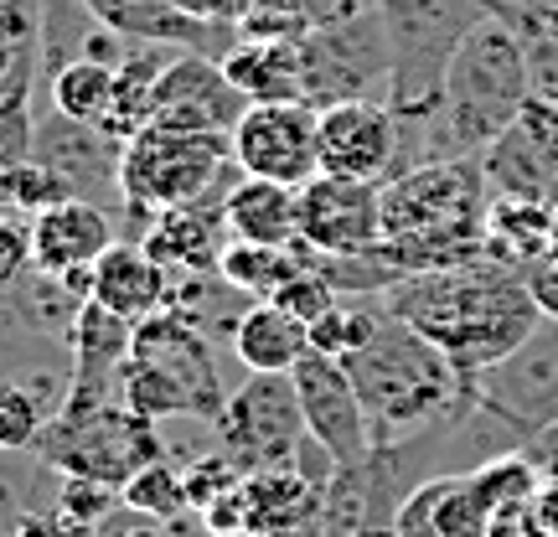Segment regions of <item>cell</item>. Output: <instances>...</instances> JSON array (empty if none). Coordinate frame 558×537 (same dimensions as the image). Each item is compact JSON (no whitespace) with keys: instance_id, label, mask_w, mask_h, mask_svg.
Wrapping results in <instances>:
<instances>
[{"instance_id":"cell-1","label":"cell","mask_w":558,"mask_h":537,"mask_svg":"<svg viewBox=\"0 0 558 537\" xmlns=\"http://www.w3.org/2000/svg\"><path fill=\"white\" fill-rule=\"evenodd\" d=\"M378 300L383 310H393L418 337L435 341L465 382H476L543 320L522 284V269L492 254L450 264V269H429V274H409Z\"/></svg>"},{"instance_id":"cell-2","label":"cell","mask_w":558,"mask_h":537,"mask_svg":"<svg viewBox=\"0 0 558 537\" xmlns=\"http://www.w3.org/2000/svg\"><path fill=\"white\" fill-rule=\"evenodd\" d=\"M492 186L481 160H429L383 181L378 254L399 279L450 269L486 254Z\"/></svg>"},{"instance_id":"cell-3","label":"cell","mask_w":558,"mask_h":537,"mask_svg":"<svg viewBox=\"0 0 558 537\" xmlns=\"http://www.w3.org/2000/svg\"><path fill=\"white\" fill-rule=\"evenodd\" d=\"M341 367H347V378H352L362 408H367L373 444L418 435L471 399V382L460 378L456 362L393 310H383L378 331L362 341L352 357H341Z\"/></svg>"},{"instance_id":"cell-4","label":"cell","mask_w":558,"mask_h":537,"mask_svg":"<svg viewBox=\"0 0 558 537\" xmlns=\"http://www.w3.org/2000/svg\"><path fill=\"white\" fill-rule=\"evenodd\" d=\"M233 166V135H197L171 124H145L120 150V207L124 233L140 243L156 212L207 197Z\"/></svg>"},{"instance_id":"cell-5","label":"cell","mask_w":558,"mask_h":537,"mask_svg":"<svg viewBox=\"0 0 558 537\" xmlns=\"http://www.w3.org/2000/svg\"><path fill=\"white\" fill-rule=\"evenodd\" d=\"M373 5L393 41V83H388L393 120L435 114L460 41L492 16V0H373Z\"/></svg>"},{"instance_id":"cell-6","label":"cell","mask_w":558,"mask_h":537,"mask_svg":"<svg viewBox=\"0 0 558 537\" xmlns=\"http://www.w3.org/2000/svg\"><path fill=\"white\" fill-rule=\"evenodd\" d=\"M300 52V99L311 109H331L347 99H383L393 83V41L378 5L367 0L357 16L337 26H311L295 37Z\"/></svg>"},{"instance_id":"cell-7","label":"cell","mask_w":558,"mask_h":537,"mask_svg":"<svg viewBox=\"0 0 558 537\" xmlns=\"http://www.w3.org/2000/svg\"><path fill=\"white\" fill-rule=\"evenodd\" d=\"M47 465H58L62 476L104 480L120 491L140 465L160 460V439L150 429V418L130 414L120 399L88 408V414H52L47 429L32 444Z\"/></svg>"},{"instance_id":"cell-8","label":"cell","mask_w":558,"mask_h":537,"mask_svg":"<svg viewBox=\"0 0 558 537\" xmlns=\"http://www.w3.org/2000/svg\"><path fill=\"white\" fill-rule=\"evenodd\" d=\"M218 450L243 476L254 471H275V465H295L305 450V414H300V393L290 373H248V378L228 393L218 424Z\"/></svg>"},{"instance_id":"cell-9","label":"cell","mask_w":558,"mask_h":537,"mask_svg":"<svg viewBox=\"0 0 558 537\" xmlns=\"http://www.w3.org/2000/svg\"><path fill=\"white\" fill-rule=\"evenodd\" d=\"M476 399L501 414L522 439L558 429V320L543 316L527 337L507 352L501 362H492L476 382Z\"/></svg>"},{"instance_id":"cell-10","label":"cell","mask_w":558,"mask_h":537,"mask_svg":"<svg viewBox=\"0 0 558 537\" xmlns=\"http://www.w3.org/2000/svg\"><path fill=\"white\" fill-rule=\"evenodd\" d=\"M316 120L320 109L300 99H269L248 103L233 124V160L243 176L284 181V186H305L320 171L316 156Z\"/></svg>"},{"instance_id":"cell-11","label":"cell","mask_w":558,"mask_h":537,"mask_svg":"<svg viewBox=\"0 0 558 537\" xmlns=\"http://www.w3.org/2000/svg\"><path fill=\"white\" fill-rule=\"evenodd\" d=\"M300 393V414H305V435L316 439L326 455L337 460V471H352L373 455V424H367V408H362L357 388L347 378V367L326 352H305V357L290 367Z\"/></svg>"},{"instance_id":"cell-12","label":"cell","mask_w":558,"mask_h":537,"mask_svg":"<svg viewBox=\"0 0 558 537\" xmlns=\"http://www.w3.org/2000/svg\"><path fill=\"white\" fill-rule=\"evenodd\" d=\"M481 171L492 197H554L558 181V103L533 94L518 109V120L507 124L486 150H481Z\"/></svg>"},{"instance_id":"cell-13","label":"cell","mask_w":558,"mask_h":537,"mask_svg":"<svg viewBox=\"0 0 558 537\" xmlns=\"http://www.w3.org/2000/svg\"><path fill=\"white\" fill-rule=\"evenodd\" d=\"M300 239L316 254H362L383 243V181L316 176L300 186Z\"/></svg>"},{"instance_id":"cell-14","label":"cell","mask_w":558,"mask_h":537,"mask_svg":"<svg viewBox=\"0 0 558 537\" xmlns=\"http://www.w3.org/2000/svg\"><path fill=\"white\" fill-rule=\"evenodd\" d=\"M248 109L233 78L222 73L218 58L202 52H177L160 68L156 99H150V124L171 130H197V135H233L239 114Z\"/></svg>"},{"instance_id":"cell-15","label":"cell","mask_w":558,"mask_h":537,"mask_svg":"<svg viewBox=\"0 0 558 537\" xmlns=\"http://www.w3.org/2000/svg\"><path fill=\"white\" fill-rule=\"evenodd\" d=\"M316 156L326 176L352 181H388L399 156V124L383 99H347L320 109L316 120Z\"/></svg>"},{"instance_id":"cell-16","label":"cell","mask_w":558,"mask_h":537,"mask_svg":"<svg viewBox=\"0 0 558 537\" xmlns=\"http://www.w3.org/2000/svg\"><path fill=\"white\" fill-rule=\"evenodd\" d=\"M120 243V222L109 218L104 202L88 197H62L32 218V264L47 274H73V269H94V264Z\"/></svg>"},{"instance_id":"cell-17","label":"cell","mask_w":558,"mask_h":537,"mask_svg":"<svg viewBox=\"0 0 558 537\" xmlns=\"http://www.w3.org/2000/svg\"><path fill=\"white\" fill-rule=\"evenodd\" d=\"M120 150L114 139L104 135L99 124H83V120H68L52 109V120L37 124V150L62 181L73 197H88V202H104V197H120Z\"/></svg>"},{"instance_id":"cell-18","label":"cell","mask_w":558,"mask_h":537,"mask_svg":"<svg viewBox=\"0 0 558 537\" xmlns=\"http://www.w3.org/2000/svg\"><path fill=\"white\" fill-rule=\"evenodd\" d=\"M243 491V537H300L320 527L326 486L300 465H275L239 480Z\"/></svg>"},{"instance_id":"cell-19","label":"cell","mask_w":558,"mask_h":537,"mask_svg":"<svg viewBox=\"0 0 558 537\" xmlns=\"http://www.w3.org/2000/svg\"><path fill=\"white\" fill-rule=\"evenodd\" d=\"M166 295H171V269L150 259L135 239H120L94 264V300L109 305L114 316H156V310H166Z\"/></svg>"},{"instance_id":"cell-20","label":"cell","mask_w":558,"mask_h":537,"mask_svg":"<svg viewBox=\"0 0 558 537\" xmlns=\"http://www.w3.org/2000/svg\"><path fill=\"white\" fill-rule=\"evenodd\" d=\"M233 357L248 373H290L305 352H311V326L300 316H290L279 300H248L243 316L233 320Z\"/></svg>"},{"instance_id":"cell-21","label":"cell","mask_w":558,"mask_h":537,"mask_svg":"<svg viewBox=\"0 0 558 537\" xmlns=\"http://www.w3.org/2000/svg\"><path fill=\"white\" fill-rule=\"evenodd\" d=\"M222 228L239 243H295L300 239V186L264 176L233 181V192L222 202Z\"/></svg>"},{"instance_id":"cell-22","label":"cell","mask_w":558,"mask_h":537,"mask_svg":"<svg viewBox=\"0 0 558 537\" xmlns=\"http://www.w3.org/2000/svg\"><path fill=\"white\" fill-rule=\"evenodd\" d=\"M11 295V305L21 310V320L32 326V331H41V337L52 341H73V326H78L83 305L94 300V269H73V274H47V269H26V274L5 290Z\"/></svg>"},{"instance_id":"cell-23","label":"cell","mask_w":558,"mask_h":537,"mask_svg":"<svg viewBox=\"0 0 558 537\" xmlns=\"http://www.w3.org/2000/svg\"><path fill=\"white\" fill-rule=\"evenodd\" d=\"M222 73L233 78L248 103H269V99H300V52L295 37L279 41H254L239 37L228 52H222ZM305 103V99H300Z\"/></svg>"},{"instance_id":"cell-24","label":"cell","mask_w":558,"mask_h":537,"mask_svg":"<svg viewBox=\"0 0 558 537\" xmlns=\"http://www.w3.org/2000/svg\"><path fill=\"white\" fill-rule=\"evenodd\" d=\"M311 264V243H239L228 239L218 254V274L239 290L243 300H275V290H284L290 279Z\"/></svg>"},{"instance_id":"cell-25","label":"cell","mask_w":558,"mask_h":537,"mask_svg":"<svg viewBox=\"0 0 558 537\" xmlns=\"http://www.w3.org/2000/svg\"><path fill=\"white\" fill-rule=\"evenodd\" d=\"M554 248V202L492 197L486 207V254L501 264H527Z\"/></svg>"},{"instance_id":"cell-26","label":"cell","mask_w":558,"mask_h":537,"mask_svg":"<svg viewBox=\"0 0 558 537\" xmlns=\"http://www.w3.org/2000/svg\"><path fill=\"white\" fill-rule=\"evenodd\" d=\"M120 403L130 414L140 418H197V399H192V388L171 373V367H160L150 357H130L120 373Z\"/></svg>"},{"instance_id":"cell-27","label":"cell","mask_w":558,"mask_h":537,"mask_svg":"<svg viewBox=\"0 0 558 537\" xmlns=\"http://www.w3.org/2000/svg\"><path fill=\"white\" fill-rule=\"evenodd\" d=\"M114 88H120V68H104L94 58H68L47 78V94H52V109L68 114V120L99 124L114 103Z\"/></svg>"},{"instance_id":"cell-28","label":"cell","mask_w":558,"mask_h":537,"mask_svg":"<svg viewBox=\"0 0 558 537\" xmlns=\"http://www.w3.org/2000/svg\"><path fill=\"white\" fill-rule=\"evenodd\" d=\"M62 197H73V192H68V181L41 156H26L0 171V212H5V218H26V212L37 218L47 207H58Z\"/></svg>"},{"instance_id":"cell-29","label":"cell","mask_w":558,"mask_h":537,"mask_svg":"<svg viewBox=\"0 0 558 537\" xmlns=\"http://www.w3.org/2000/svg\"><path fill=\"white\" fill-rule=\"evenodd\" d=\"M37 78L41 68H21V73H11L0 83V171L37 150V114H32Z\"/></svg>"},{"instance_id":"cell-30","label":"cell","mask_w":558,"mask_h":537,"mask_svg":"<svg viewBox=\"0 0 558 537\" xmlns=\"http://www.w3.org/2000/svg\"><path fill=\"white\" fill-rule=\"evenodd\" d=\"M120 501L130 512L150 522H171L181 517L192 501H186V476H181L177 465H166V460H150V465H140L135 476L120 486Z\"/></svg>"},{"instance_id":"cell-31","label":"cell","mask_w":558,"mask_h":537,"mask_svg":"<svg viewBox=\"0 0 558 537\" xmlns=\"http://www.w3.org/2000/svg\"><path fill=\"white\" fill-rule=\"evenodd\" d=\"M41 68V0H0V83Z\"/></svg>"},{"instance_id":"cell-32","label":"cell","mask_w":558,"mask_h":537,"mask_svg":"<svg viewBox=\"0 0 558 537\" xmlns=\"http://www.w3.org/2000/svg\"><path fill=\"white\" fill-rule=\"evenodd\" d=\"M275 300L284 305V310H290V316H300L305 326H311V320L326 316V310H331L341 295H337V284H331V279L316 269V254H311V264H305V269H300V274L290 279L284 290H275Z\"/></svg>"},{"instance_id":"cell-33","label":"cell","mask_w":558,"mask_h":537,"mask_svg":"<svg viewBox=\"0 0 558 537\" xmlns=\"http://www.w3.org/2000/svg\"><path fill=\"white\" fill-rule=\"evenodd\" d=\"M181 476H186V501H192V507L202 512L207 501H218L222 491H233V486L243 480V471H239V465H233L228 455H222V450H213V455L192 460V465H186Z\"/></svg>"},{"instance_id":"cell-34","label":"cell","mask_w":558,"mask_h":537,"mask_svg":"<svg viewBox=\"0 0 558 537\" xmlns=\"http://www.w3.org/2000/svg\"><path fill=\"white\" fill-rule=\"evenodd\" d=\"M114 486H104V480H83V476H68L62 480V512L78 522H99L109 507H114Z\"/></svg>"},{"instance_id":"cell-35","label":"cell","mask_w":558,"mask_h":537,"mask_svg":"<svg viewBox=\"0 0 558 537\" xmlns=\"http://www.w3.org/2000/svg\"><path fill=\"white\" fill-rule=\"evenodd\" d=\"M32 269V228L0 212V290H11Z\"/></svg>"},{"instance_id":"cell-36","label":"cell","mask_w":558,"mask_h":537,"mask_svg":"<svg viewBox=\"0 0 558 537\" xmlns=\"http://www.w3.org/2000/svg\"><path fill=\"white\" fill-rule=\"evenodd\" d=\"M522 284H527V295H533V305H538V316L558 320V254L554 248L522 264Z\"/></svg>"},{"instance_id":"cell-37","label":"cell","mask_w":558,"mask_h":537,"mask_svg":"<svg viewBox=\"0 0 558 537\" xmlns=\"http://www.w3.org/2000/svg\"><path fill=\"white\" fill-rule=\"evenodd\" d=\"M486 537H548V533H543L533 501H512V507H501L497 517H492V533Z\"/></svg>"},{"instance_id":"cell-38","label":"cell","mask_w":558,"mask_h":537,"mask_svg":"<svg viewBox=\"0 0 558 537\" xmlns=\"http://www.w3.org/2000/svg\"><path fill=\"white\" fill-rule=\"evenodd\" d=\"M300 11V21L305 26H337V21H347V16H357L367 0H290Z\"/></svg>"},{"instance_id":"cell-39","label":"cell","mask_w":558,"mask_h":537,"mask_svg":"<svg viewBox=\"0 0 558 537\" xmlns=\"http://www.w3.org/2000/svg\"><path fill=\"white\" fill-rule=\"evenodd\" d=\"M177 5L202 21H228V26H239V16L248 11V0H177Z\"/></svg>"},{"instance_id":"cell-40","label":"cell","mask_w":558,"mask_h":537,"mask_svg":"<svg viewBox=\"0 0 558 537\" xmlns=\"http://www.w3.org/2000/svg\"><path fill=\"white\" fill-rule=\"evenodd\" d=\"M533 512H538L543 533L558 537V476H543L538 491H533Z\"/></svg>"},{"instance_id":"cell-41","label":"cell","mask_w":558,"mask_h":537,"mask_svg":"<svg viewBox=\"0 0 558 537\" xmlns=\"http://www.w3.org/2000/svg\"><path fill=\"white\" fill-rule=\"evenodd\" d=\"M347 537H403L399 527H357V533H347Z\"/></svg>"},{"instance_id":"cell-42","label":"cell","mask_w":558,"mask_h":537,"mask_svg":"<svg viewBox=\"0 0 558 537\" xmlns=\"http://www.w3.org/2000/svg\"><path fill=\"white\" fill-rule=\"evenodd\" d=\"M5 497H11V486H0V512H5V507H11V501H5Z\"/></svg>"},{"instance_id":"cell-43","label":"cell","mask_w":558,"mask_h":537,"mask_svg":"<svg viewBox=\"0 0 558 537\" xmlns=\"http://www.w3.org/2000/svg\"><path fill=\"white\" fill-rule=\"evenodd\" d=\"M554 254H558V202H554Z\"/></svg>"},{"instance_id":"cell-44","label":"cell","mask_w":558,"mask_h":537,"mask_svg":"<svg viewBox=\"0 0 558 537\" xmlns=\"http://www.w3.org/2000/svg\"><path fill=\"white\" fill-rule=\"evenodd\" d=\"M135 537H166V533H160V527H150V533H135Z\"/></svg>"},{"instance_id":"cell-45","label":"cell","mask_w":558,"mask_h":537,"mask_svg":"<svg viewBox=\"0 0 558 537\" xmlns=\"http://www.w3.org/2000/svg\"><path fill=\"white\" fill-rule=\"evenodd\" d=\"M548 202H558V181H554V197H548Z\"/></svg>"},{"instance_id":"cell-46","label":"cell","mask_w":558,"mask_h":537,"mask_svg":"<svg viewBox=\"0 0 558 537\" xmlns=\"http://www.w3.org/2000/svg\"><path fill=\"white\" fill-rule=\"evenodd\" d=\"M0 455H5V450H0Z\"/></svg>"}]
</instances>
